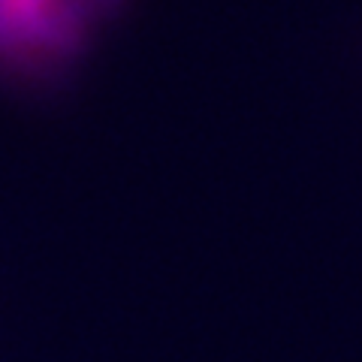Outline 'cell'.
<instances>
[{"label": "cell", "instance_id": "1", "mask_svg": "<svg viewBox=\"0 0 362 362\" xmlns=\"http://www.w3.org/2000/svg\"><path fill=\"white\" fill-rule=\"evenodd\" d=\"M118 0H0V66L45 73L70 64Z\"/></svg>", "mask_w": 362, "mask_h": 362}]
</instances>
